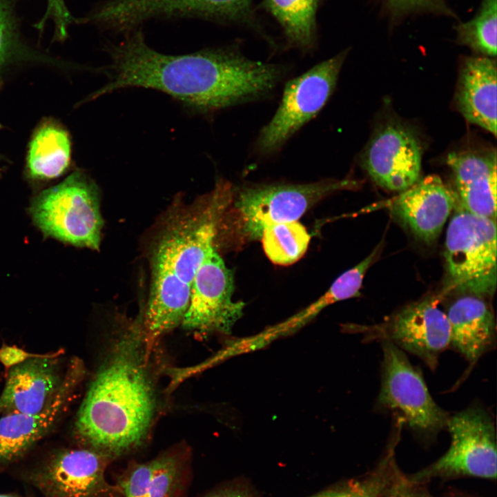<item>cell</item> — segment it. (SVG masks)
Listing matches in <instances>:
<instances>
[{"mask_svg": "<svg viewBox=\"0 0 497 497\" xmlns=\"http://www.w3.org/2000/svg\"><path fill=\"white\" fill-rule=\"evenodd\" d=\"M108 81L94 99L130 87L160 90L199 113H211L269 94L284 74L280 65L254 61L233 47L170 55L149 47L141 29L106 46Z\"/></svg>", "mask_w": 497, "mask_h": 497, "instance_id": "1", "label": "cell"}, {"mask_svg": "<svg viewBox=\"0 0 497 497\" xmlns=\"http://www.w3.org/2000/svg\"><path fill=\"white\" fill-rule=\"evenodd\" d=\"M183 478L182 460L175 454H163L154 459L153 474L146 497H177Z\"/></svg>", "mask_w": 497, "mask_h": 497, "instance_id": "26", "label": "cell"}, {"mask_svg": "<svg viewBox=\"0 0 497 497\" xmlns=\"http://www.w3.org/2000/svg\"><path fill=\"white\" fill-rule=\"evenodd\" d=\"M16 2L0 0V68L19 51L21 46Z\"/></svg>", "mask_w": 497, "mask_h": 497, "instance_id": "27", "label": "cell"}, {"mask_svg": "<svg viewBox=\"0 0 497 497\" xmlns=\"http://www.w3.org/2000/svg\"><path fill=\"white\" fill-rule=\"evenodd\" d=\"M233 272L214 247L193 278L182 324L199 333L228 334L243 315L244 303L233 299Z\"/></svg>", "mask_w": 497, "mask_h": 497, "instance_id": "11", "label": "cell"}, {"mask_svg": "<svg viewBox=\"0 0 497 497\" xmlns=\"http://www.w3.org/2000/svg\"><path fill=\"white\" fill-rule=\"evenodd\" d=\"M496 62L471 57L460 68L455 96L458 111L469 122L496 136Z\"/></svg>", "mask_w": 497, "mask_h": 497, "instance_id": "19", "label": "cell"}, {"mask_svg": "<svg viewBox=\"0 0 497 497\" xmlns=\"http://www.w3.org/2000/svg\"><path fill=\"white\" fill-rule=\"evenodd\" d=\"M460 205L475 215L496 219V152L467 150L449 153Z\"/></svg>", "mask_w": 497, "mask_h": 497, "instance_id": "17", "label": "cell"}, {"mask_svg": "<svg viewBox=\"0 0 497 497\" xmlns=\"http://www.w3.org/2000/svg\"><path fill=\"white\" fill-rule=\"evenodd\" d=\"M70 13L67 8L65 0H47L46 12L43 18L55 23L65 22Z\"/></svg>", "mask_w": 497, "mask_h": 497, "instance_id": "32", "label": "cell"}, {"mask_svg": "<svg viewBox=\"0 0 497 497\" xmlns=\"http://www.w3.org/2000/svg\"><path fill=\"white\" fill-rule=\"evenodd\" d=\"M440 296L410 304L381 323L351 325L347 331L362 335L363 341L389 342L421 359L435 370L438 358L450 347V327Z\"/></svg>", "mask_w": 497, "mask_h": 497, "instance_id": "9", "label": "cell"}, {"mask_svg": "<svg viewBox=\"0 0 497 497\" xmlns=\"http://www.w3.org/2000/svg\"><path fill=\"white\" fill-rule=\"evenodd\" d=\"M383 360L378 404L396 414L412 431L432 436L447 427L448 413L430 395L420 369L402 349L381 342Z\"/></svg>", "mask_w": 497, "mask_h": 497, "instance_id": "8", "label": "cell"}, {"mask_svg": "<svg viewBox=\"0 0 497 497\" xmlns=\"http://www.w3.org/2000/svg\"><path fill=\"white\" fill-rule=\"evenodd\" d=\"M29 212L46 237L76 246L99 248L103 226L99 190L82 172L73 173L61 184L39 194Z\"/></svg>", "mask_w": 497, "mask_h": 497, "instance_id": "4", "label": "cell"}, {"mask_svg": "<svg viewBox=\"0 0 497 497\" xmlns=\"http://www.w3.org/2000/svg\"><path fill=\"white\" fill-rule=\"evenodd\" d=\"M347 53L343 50L286 83L279 107L255 142L260 154L279 151L320 111L333 92Z\"/></svg>", "mask_w": 497, "mask_h": 497, "instance_id": "7", "label": "cell"}, {"mask_svg": "<svg viewBox=\"0 0 497 497\" xmlns=\"http://www.w3.org/2000/svg\"><path fill=\"white\" fill-rule=\"evenodd\" d=\"M421 162L422 148L417 137L398 122L380 127L362 155L363 166L374 182L398 192L419 179Z\"/></svg>", "mask_w": 497, "mask_h": 497, "instance_id": "14", "label": "cell"}, {"mask_svg": "<svg viewBox=\"0 0 497 497\" xmlns=\"http://www.w3.org/2000/svg\"><path fill=\"white\" fill-rule=\"evenodd\" d=\"M206 497H256L248 485L241 482H233L217 488Z\"/></svg>", "mask_w": 497, "mask_h": 497, "instance_id": "31", "label": "cell"}, {"mask_svg": "<svg viewBox=\"0 0 497 497\" xmlns=\"http://www.w3.org/2000/svg\"><path fill=\"white\" fill-rule=\"evenodd\" d=\"M352 489V484L333 487L309 497H347Z\"/></svg>", "mask_w": 497, "mask_h": 497, "instance_id": "34", "label": "cell"}, {"mask_svg": "<svg viewBox=\"0 0 497 497\" xmlns=\"http://www.w3.org/2000/svg\"><path fill=\"white\" fill-rule=\"evenodd\" d=\"M84 375L83 362L72 358L66 365L59 390L43 410L0 416V465L23 457L55 427L68 410Z\"/></svg>", "mask_w": 497, "mask_h": 497, "instance_id": "13", "label": "cell"}, {"mask_svg": "<svg viewBox=\"0 0 497 497\" xmlns=\"http://www.w3.org/2000/svg\"><path fill=\"white\" fill-rule=\"evenodd\" d=\"M389 497H431L423 494L406 490H398Z\"/></svg>", "mask_w": 497, "mask_h": 497, "instance_id": "35", "label": "cell"}, {"mask_svg": "<svg viewBox=\"0 0 497 497\" xmlns=\"http://www.w3.org/2000/svg\"><path fill=\"white\" fill-rule=\"evenodd\" d=\"M154 470V459L131 465L121 475L117 486L121 497H146Z\"/></svg>", "mask_w": 497, "mask_h": 497, "instance_id": "28", "label": "cell"}, {"mask_svg": "<svg viewBox=\"0 0 497 497\" xmlns=\"http://www.w3.org/2000/svg\"><path fill=\"white\" fill-rule=\"evenodd\" d=\"M0 497H15L9 494H0Z\"/></svg>", "mask_w": 497, "mask_h": 497, "instance_id": "36", "label": "cell"}, {"mask_svg": "<svg viewBox=\"0 0 497 497\" xmlns=\"http://www.w3.org/2000/svg\"><path fill=\"white\" fill-rule=\"evenodd\" d=\"M380 246V244H378L360 262L342 273L324 294L297 314L258 334L240 339L241 349L246 353L260 349L277 338L300 329L328 306L359 296L364 277L378 255Z\"/></svg>", "mask_w": 497, "mask_h": 497, "instance_id": "20", "label": "cell"}, {"mask_svg": "<svg viewBox=\"0 0 497 497\" xmlns=\"http://www.w3.org/2000/svg\"><path fill=\"white\" fill-rule=\"evenodd\" d=\"M457 202L456 194L440 177L430 175L400 192L391 200L390 210L418 238L431 244Z\"/></svg>", "mask_w": 497, "mask_h": 497, "instance_id": "16", "label": "cell"}, {"mask_svg": "<svg viewBox=\"0 0 497 497\" xmlns=\"http://www.w3.org/2000/svg\"><path fill=\"white\" fill-rule=\"evenodd\" d=\"M450 327V346L461 353L471 369L496 344L494 315L483 298L464 294L445 311Z\"/></svg>", "mask_w": 497, "mask_h": 497, "instance_id": "18", "label": "cell"}, {"mask_svg": "<svg viewBox=\"0 0 497 497\" xmlns=\"http://www.w3.org/2000/svg\"><path fill=\"white\" fill-rule=\"evenodd\" d=\"M382 487L377 481L355 482L347 497H379Z\"/></svg>", "mask_w": 497, "mask_h": 497, "instance_id": "33", "label": "cell"}, {"mask_svg": "<svg viewBox=\"0 0 497 497\" xmlns=\"http://www.w3.org/2000/svg\"><path fill=\"white\" fill-rule=\"evenodd\" d=\"M497 0H483L474 18L457 27L458 39L483 56L496 55Z\"/></svg>", "mask_w": 497, "mask_h": 497, "instance_id": "25", "label": "cell"}, {"mask_svg": "<svg viewBox=\"0 0 497 497\" xmlns=\"http://www.w3.org/2000/svg\"><path fill=\"white\" fill-rule=\"evenodd\" d=\"M388 7L400 14L429 12L454 16L445 0H385Z\"/></svg>", "mask_w": 497, "mask_h": 497, "instance_id": "29", "label": "cell"}, {"mask_svg": "<svg viewBox=\"0 0 497 497\" xmlns=\"http://www.w3.org/2000/svg\"><path fill=\"white\" fill-rule=\"evenodd\" d=\"M111 459L86 447L61 450L35 469L30 480L46 497H121L105 478Z\"/></svg>", "mask_w": 497, "mask_h": 497, "instance_id": "12", "label": "cell"}, {"mask_svg": "<svg viewBox=\"0 0 497 497\" xmlns=\"http://www.w3.org/2000/svg\"><path fill=\"white\" fill-rule=\"evenodd\" d=\"M148 352L139 321L116 339L77 414L74 434L85 447L114 458L143 443L156 406Z\"/></svg>", "mask_w": 497, "mask_h": 497, "instance_id": "2", "label": "cell"}, {"mask_svg": "<svg viewBox=\"0 0 497 497\" xmlns=\"http://www.w3.org/2000/svg\"><path fill=\"white\" fill-rule=\"evenodd\" d=\"M146 20L193 17L259 29L252 0H135Z\"/></svg>", "mask_w": 497, "mask_h": 497, "instance_id": "21", "label": "cell"}, {"mask_svg": "<svg viewBox=\"0 0 497 497\" xmlns=\"http://www.w3.org/2000/svg\"><path fill=\"white\" fill-rule=\"evenodd\" d=\"M44 353H32L16 346L3 344L0 347V363L4 367L6 375L8 370L24 361L35 357H40Z\"/></svg>", "mask_w": 497, "mask_h": 497, "instance_id": "30", "label": "cell"}, {"mask_svg": "<svg viewBox=\"0 0 497 497\" xmlns=\"http://www.w3.org/2000/svg\"><path fill=\"white\" fill-rule=\"evenodd\" d=\"M70 155L68 132L55 121H46L37 129L30 143L28 175L35 181L57 178L68 168Z\"/></svg>", "mask_w": 497, "mask_h": 497, "instance_id": "22", "label": "cell"}, {"mask_svg": "<svg viewBox=\"0 0 497 497\" xmlns=\"http://www.w3.org/2000/svg\"><path fill=\"white\" fill-rule=\"evenodd\" d=\"M320 0H264V6L281 26L287 46L302 52L316 43V13Z\"/></svg>", "mask_w": 497, "mask_h": 497, "instance_id": "23", "label": "cell"}, {"mask_svg": "<svg viewBox=\"0 0 497 497\" xmlns=\"http://www.w3.org/2000/svg\"><path fill=\"white\" fill-rule=\"evenodd\" d=\"M458 204L445 237L447 289L491 296L497 278L496 220L471 213Z\"/></svg>", "mask_w": 497, "mask_h": 497, "instance_id": "5", "label": "cell"}, {"mask_svg": "<svg viewBox=\"0 0 497 497\" xmlns=\"http://www.w3.org/2000/svg\"><path fill=\"white\" fill-rule=\"evenodd\" d=\"M234 188L220 179L215 188L194 204L177 211L168 220L155 244L152 273L176 280L191 289L232 202Z\"/></svg>", "mask_w": 497, "mask_h": 497, "instance_id": "3", "label": "cell"}, {"mask_svg": "<svg viewBox=\"0 0 497 497\" xmlns=\"http://www.w3.org/2000/svg\"><path fill=\"white\" fill-rule=\"evenodd\" d=\"M352 184L348 179H327L306 184H258L235 190L232 203L239 232L248 240L260 239L266 227L298 221L322 199Z\"/></svg>", "mask_w": 497, "mask_h": 497, "instance_id": "6", "label": "cell"}, {"mask_svg": "<svg viewBox=\"0 0 497 497\" xmlns=\"http://www.w3.org/2000/svg\"><path fill=\"white\" fill-rule=\"evenodd\" d=\"M310 235L298 221L271 225L262 232L260 240L267 257L275 264L291 265L306 253Z\"/></svg>", "mask_w": 497, "mask_h": 497, "instance_id": "24", "label": "cell"}, {"mask_svg": "<svg viewBox=\"0 0 497 497\" xmlns=\"http://www.w3.org/2000/svg\"><path fill=\"white\" fill-rule=\"evenodd\" d=\"M62 349L11 367L0 396V416L37 413L53 399L64 381Z\"/></svg>", "mask_w": 497, "mask_h": 497, "instance_id": "15", "label": "cell"}, {"mask_svg": "<svg viewBox=\"0 0 497 497\" xmlns=\"http://www.w3.org/2000/svg\"><path fill=\"white\" fill-rule=\"evenodd\" d=\"M0 128H1V126H0Z\"/></svg>", "mask_w": 497, "mask_h": 497, "instance_id": "37", "label": "cell"}, {"mask_svg": "<svg viewBox=\"0 0 497 497\" xmlns=\"http://www.w3.org/2000/svg\"><path fill=\"white\" fill-rule=\"evenodd\" d=\"M446 427L451 436L449 449L420 477L462 475L495 479L496 437L490 414L474 405L449 416Z\"/></svg>", "mask_w": 497, "mask_h": 497, "instance_id": "10", "label": "cell"}]
</instances>
